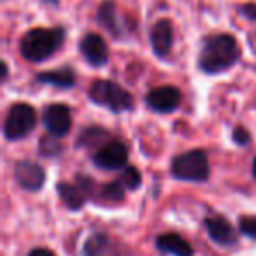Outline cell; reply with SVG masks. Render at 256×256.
<instances>
[{
    "instance_id": "cell-1",
    "label": "cell",
    "mask_w": 256,
    "mask_h": 256,
    "mask_svg": "<svg viewBox=\"0 0 256 256\" xmlns=\"http://www.w3.org/2000/svg\"><path fill=\"white\" fill-rule=\"evenodd\" d=\"M238 56H240V48L235 37L230 34H218L206 39L198 65L207 74H220L237 64Z\"/></svg>"
},
{
    "instance_id": "cell-2",
    "label": "cell",
    "mask_w": 256,
    "mask_h": 256,
    "mask_svg": "<svg viewBox=\"0 0 256 256\" xmlns=\"http://www.w3.org/2000/svg\"><path fill=\"white\" fill-rule=\"evenodd\" d=\"M64 40V28H32L23 36L20 50L25 60L44 62L60 50Z\"/></svg>"
},
{
    "instance_id": "cell-3",
    "label": "cell",
    "mask_w": 256,
    "mask_h": 256,
    "mask_svg": "<svg viewBox=\"0 0 256 256\" xmlns=\"http://www.w3.org/2000/svg\"><path fill=\"white\" fill-rule=\"evenodd\" d=\"M90 98L116 114L123 112V110H130L134 107V96L130 95V92L121 88L118 82L107 81V79H100V81L93 82L90 88Z\"/></svg>"
},
{
    "instance_id": "cell-4",
    "label": "cell",
    "mask_w": 256,
    "mask_h": 256,
    "mask_svg": "<svg viewBox=\"0 0 256 256\" xmlns=\"http://www.w3.org/2000/svg\"><path fill=\"white\" fill-rule=\"evenodd\" d=\"M210 168L206 151L192 150L179 154L172 162V176L181 181L204 182L209 179Z\"/></svg>"
},
{
    "instance_id": "cell-5",
    "label": "cell",
    "mask_w": 256,
    "mask_h": 256,
    "mask_svg": "<svg viewBox=\"0 0 256 256\" xmlns=\"http://www.w3.org/2000/svg\"><path fill=\"white\" fill-rule=\"evenodd\" d=\"M37 123L36 109L28 104H14L9 109L8 116L4 121V136L9 140L25 139L26 136L32 134Z\"/></svg>"
},
{
    "instance_id": "cell-6",
    "label": "cell",
    "mask_w": 256,
    "mask_h": 256,
    "mask_svg": "<svg viewBox=\"0 0 256 256\" xmlns=\"http://www.w3.org/2000/svg\"><path fill=\"white\" fill-rule=\"evenodd\" d=\"M96 167L104 168V170H120V168H126L128 164V151L120 140H110V142L104 144L93 156Z\"/></svg>"
},
{
    "instance_id": "cell-7",
    "label": "cell",
    "mask_w": 256,
    "mask_h": 256,
    "mask_svg": "<svg viewBox=\"0 0 256 256\" xmlns=\"http://www.w3.org/2000/svg\"><path fill=\"white\" fill-rule=\"evenodd\" d=\"M95 182L88 178V176H78V182L76 184H68V182H60L58 184V195L62 196L64 204L72 210H79L82 204L86 202L90 192L93 190Z\"/></svg>"
},
{
    "instance_id": "cell-8",
    "label": "cell",
    "mask_w": 256,
    "mask_h": 256,
    "mask_svg": "<svg viewBox=\"0 0 256 256\" xmlns=\"http://www.w3.org/2000/svg\"><path fill=\"white\" fill-rule=\"evenodd\" d=\"M42 123L48 132H50V136H54V137L67 136L72 124L70 109H68L67 106H64V104L48 106L42 114Z\"/></svg>"
},
{
    "instance_id": "cell-9",
    "label": "cell",
    "mask_w": 256,
    "mask_h": 256,
    "mask_svg": "<svg viewBox=\"0 0 256 256\" xmlns=\"http://www.w3.org/2000/svg\"><path fill=\"white\" fill-rule=\"evenodd\" d=\"M14 178H16V182H18L23 190L37 192V190H40L44 186L46 172H44V168L40 167V165H37L36 162L23 160L16 164Z\"/></svg>"
},
{
    "instance_id": "cell-10",
    "label": "cell",
    "mask_w": 256,
    "mask_h": 256,
    "mask_svg": "<svg viewBox=\"0 0 256 256\" xmlns=\"http://www.w3.org/2000/svg\"><path fill=\"white\" fill-rule=\"evenodd\" d=\"M146 102L156 112H172L181 104V92L174 86H158L148 93Z\"/></svg>"
},
{
    "instance_id": "cell-11",
    "label": "cell",
    "mask_w": 256,
    "mask_h": 256,
    "mask_svg": "<svg viewBox=\"0 0 256 256\" xmlns=\"http://www.w3.org/2000/svg\"><path fill=\"white\" fill-rule=\"evenodd\" d=\"M81 53L86 58L90 65L93 67H102L109 60V50H107V44L98 34H88L81 39Z\"/></svg>"
},
{
    "instance_id": "cell-12",
    "label": "cell",
    "mask_w": 256,
    "mask_h": 256,
    "mask_svg": "<svg viewBox=\"0 0 256 256\" xmlns=\"http://www.w3.org/2000/svg\"><path fill=\"white\" fill-rule=\"evenodd\" d=\"M209 237L220 246H232L237 240V232L230 224V221L221 216H209L204 221Z\"/></svg>"
},
{
    "instance_id": "cell-13",
    "label": "cell",
    "mask_w": 256,
    "mask_h": 256,
    "mask_svg": "<svg viewBox=\"0 0 256 256\" xmlns=\"http://www.w3.org/2000/svg\"><path fill=\"white\" fill-rule=\"evenodd\" d=\"M172 44H174L172 23L167 22V20H160L158 23H154V26L151 28V46H153L156 56H167L172 50Z\"/></svg>"
},
{
    "instance_id": "cell-14",
    "label": "cell",
    "mask_w": 256,
    "mask_h": 256,
    "mask_svg": "<svg viewBox=\"0 0 256 256\" xmlns=\"http://www.w3.org/2000/svg\"><path fill=\"white\" fill-rule=\"evenodd\" d=\"M156 248L172 256H193V248L178 234H162L156 237Z\"/></svg>"
},
{
    "instance_id": "cell-15",
    "label": "cell",
    "mask_w": 256,
    "mask_h": 256,
    "mask_svg": "<svg viewBox=\"0 0 256 256\" xmlns=\"http://www.w3.org/2000/svg\"><path fill=\"white\" fill-rule=\"evenodd\" d=\"M37 82L67 90V88H72V86H74L76 74H74V70L68 67L58 68V70H46V72H42V74L37 76Z\"/></svg>"
},
{
    "instance_id": "cell-16",
    "label": "cell",
    "mask_w": 256,
    "mask_h": 256,
    "mask_svg": "<svg viewBox=\"0 0 256 256\" xmlns=\"http://www.w3.org/2000/svg\"><path fill=\"white\" fill-rule=\"evenodd\" d=\"M96 20L100 22V25L107 30V32L120 36V25H118V12H116V4L112 0H106L102 2V6L98 8V14Z\"/></svg>"
},
{
    "instance_id": "cell-17",
    "label": "cell",
    "mask_w": 256,
    "mask_h": 256,
    "mask_svg": "<svg viewBox=\"0 0 256 256\" xmlns=\"http://www.w3.org/2000/svg\"><path fill=\"white\" fill-rule=\"evenodd\" d=\"M107 244H109V238H107L106 234L92 235L84 244V254L86 256H102L107 248Z\"/></svg>"
},
{
    "instance_id": "cell-18",
    "label": "cell",
    "mask_w": 256,
    "mask_h": 256,
    "mask_svg": "<svg viewBox=\"0 0 256 256\" xmlns=\"http://www.w3.org/2000/svg\"><path fill=\"white\" fill-rule=\"evenodd\" d=\"M140 174H139V170H137L136 167H126L123 170V174L120 176V179L118 181L123 184V188L124 190H137L139 188V184H140Z\"/></svg>"
},
{
    "instance_id": "cell-19",
    "label": "cell",
    "mask_w": 256,
    "mask_h": 256,
    "mask_svg": "<svg viewBox=\"0 0 256 256\" xmlns=\"http://www.w3.org/2000/svg\"><path fill=\"white\" fill-rule=\"evenodd\" d=\"M39 151H40V154H44V156H48V158L58 156V154L62 153V144L58 142V137L51 136V137L40 139Z\"/></svg>"
},
{
    "instance_id": "cell-20",
    "label": "cell",
    "mask_w": 256,
    "mask_h": 256,
    "mask_svg": "<svg viewBox=\"0 0 256 256\" xmlns=\"http://www.w3.org/2000/svg\"><path fill=\"white\" fill-rule=\"evenodd\" d=\"M102 137H107V134L104 132L102 128H96V126H90V128H86L84 132L79 136V139H78V144L79 146H93V144H96V142H100V139Z\"/></svg>"
},
{
    "instance_id": "cell-21",
    "label": "cell",
    "mask_w": 256,
    "mask_h": 256,
    "mask_svg": "<svg viewBox=\"0 0 256 256\" xmlns=\"http://www.w3.org/2000/svg\"><path fill=\"white\" fill-rule=\"evenodd\" d=\"M102 195H104V198H107V200L120 202V200H123V196H124V188L120 181L107 182V184L102 188Z\"/></svg>"
},
{
    "instance_id": "cell-22",
    "label": "cell",
    "mask_w": 256,
    "mask_h": 256,
    "mask_svg": "<svg viewBox=\"0 0 256 256\" xmlns=\"http://www.w3.org/2000/svg\"><path fill=\"white\" fill-rule=\"evenodd\" d=\"M238 230L256 240V216H242L238 220Z\"/></svg>"
},
{
    "instance_id": "cell-23",
    "label": "cell",
    "mask_w": 256,
    "mask_h": 256,
    "mask_svg": "<svg viewBox=\"0 0 256 256\" xmlns=\"http://www.w3.org/2000/svg\"><path fill=\"white\" fill-rule=\"evenodd\" d=\"M249 140H251V136L246 132V128H242V126L235 128V130H234V142L235 144L246 146V144H249Z\"/></svg>"
},
{
    "instance_id": "cell-24",
    "label": "cell",
    "mask_w": 256,
    "mask_h": 256,
    "mask_svg": "<svg viewBox=\"0 0 256 256\" xmlns=\"http://www.w3.org/2000/svg\"><path fill=\"white\" fill-rule=\"evenodd\" d=\"M238 11L242 12V14L246 16V18H249V20H256V2H251V4H246V6H242Z\"/></svg>"
},
{
    "instance_id": "cell-25",
    "label": "cell",
    "mask_w": 256,
    "mask_h": 256,
    "mask_svg": "<svg viewBox=\"0 0 256 256\" xmlns=\"http://www.w3.org/2000/svg\"><path fill=\"white\" fill-rule=\"evenodd\" d=\"M28 256H54V252L46 248H37V249H32Z\"/></svg>"
},
{
    "instance_id": "cell-26",
    "label": "cell",
    "mask_w": 256,
    "mask_h": 256,
    "mask_svg": "<svg viewBox=\"0 0 256 256\" xmlns=\"http://www.w3.org/2000/svg\"><path fill=\"white\" fill-rule=\"evenodd\" d=\"M252 174H254V178H256V158H254V162H252Z\"/></svg>"
}]
</instances>
